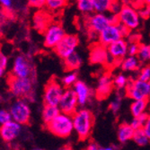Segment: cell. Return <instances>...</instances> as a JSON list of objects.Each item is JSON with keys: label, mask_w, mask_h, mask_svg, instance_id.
Segmentation results:
<instances>
[{"label": "cell", "mask_w": 150, "mask_h": 150, "mask_svg": "<svg viewBox=\"0 0 150 150\" xmlns=\"http://www.w3.org/2000/svg\"><path fill=\"white\" fill-rule=\"evenodd\" d=\"M74 131H76L77 137L80 140H86L92 133L94 117L93 114L86 109L76 110L72 114Z\"/></svg>", "instance_id": "1"}, {"label": "cell", "mask_w": 150, "mask_h": 150, "mask_svg": "<svg viewBox=\"0 0 150 150\" xmlns=\"http://www.w3.org/2000/svg\"><path fill=\"white\" fill-rule=\"evenodd\" d=\"M48 130L58 138L66 139L74 131L72 115L59 112L51 121L46 124Z\"/></svg>", "instance_id": "2"}, {"label": "cell", "mask_w": 150, "mask_h": 150, "mask_svg": "<svg viewBox=\"0 0 150 150\" xmlns=\"http://www.w3.org/2000/svg\"><path fill=\"white\" fill-rule=\"evenodd\" d=\"M8 86L10 92L18 98L29 100L33 96V80L32 78H21L10 75Z\"/></svg>", "instance_id": "3"}, {"label": "cell", "mask_w": 150, "mask_h": 150, "mask_svg": "<svg viewBox=\"0 0 150 150\" xmlns=\"http://www.w3.org/2000/svg\"><path fill=\"white\" fill-rule=\"evenodd\" d=\"M118 22L119 20L117 15L112 13L111 16H107L105 15V13L95 12L94 13H92L87 17L86 26L89 32L99 34L109 24L116 23Z\"/></svg>", "instance_id": "4"}, {"label": "cell", "mask_w": 150, "mask_h": 150, "mask_svg": "<svg viewBox=\"0 0 150 150\" xmlns=\"http://www.w3.org/2000/svg\"><path fill=\"white\" fill-rule=\"evenodd\" d=\"M126 96L131 100L148 99L150 96V89L148 82L137 79H129L125 89Z\"/></svg>", "instance_id": "5"}, {"label": "cell", "mask_w": 150, "mask_h": 150, "mask_svg": "<svg viewBox=\"0 0 150 150\" xmlns=\"http://www.w3.org/2000/svg\"><path fill=\"white\" fill-rule=\"evenodd\" d=\"M117 16L119 22L125 25L130 31L138 29L140 24L141 18L139 11L136 10V7L132 5H122L120 12L117 13Z\"/></svg>", "instance_id": "6"}, {"label": "cell", "mask_w": 150, "mask_h": 150, "mask_svg": "<svg viewBox=\"0 0 150 150\" xmlns=\"http://www.w3.org/2000/svg\"><path fill=\"white\" fill-rule=\"evenodd\" d=\"M9 112L12 120L21 125H27L31 120L32 111L25 99L19 98L16 101L11 105Z\"/></svg>", "instance_id": "7"}, {"label": "cell", "mask_w": 150, "mask_h": 150, "mask_svg": "<svg viewBox=\"0 0 150 150\" xmlns=\"http://www.w3.org/2000/svg\"><path fill=\"white\" fill-rule=\"evenodd\" d=\"M12 76L21 78H35V70L31 61L24 55H17L13 62Z\"/></svg>", "instance_id": "8"}, {"label": "cell", "mask_w": 150, "mask_h": 150, "mask_svg": "<svg viewBox=\"0 0 150 150\" xmlns=\"http://www.w3.org/2000/svg\"><path fill=\"white\" fill-rule=\"evenodd\" d=\"M65 35L66 33L62 25L58 22L52 21L43 32L45 47L48 49H54Z\"/></svg>", "instance_id": "9"}, {"label": "cell", "mask_w": 150, "mask_h": 150, "mask_svg": "<svg viewBox=\"0 0 150 150\" xmlns=\"http://www.w3.org/2000/svg\"><path fill=\"white\" fill-rule=\"evenodd\" d=\"M64 86L55 79H51L45 86L43 93L44 104L58 106L60 98L64 93Z\"/></svg>", "instance_id": "10"}, {"label": "cell", "mask_w": 150, "mask_h": 150, "mask_svg": "<svg viewBox=\"0 0 150 150\" xmlns=\"http://www.w3.org/2000/svg\"><path fill=\"white\" fill-rule=\"evenodd\" d=\"M79 45V38L75 34H66L58 45L54 48V51L60 59H65L71 53L75 52Z\"/></svg>", "instance_id": "11"}, {"label": "cell", "mask_w": 150, "mask_h": 150, "mask_svg": "<svg viewBox=\"0 0 150 150\" xmlns=\"http://www.w3.org/2000/svg\"><path fill=\"white\" fill-rule=\"evenodd\" d=\"M128 47L129 42L124 38H121L107 46L109 55L113 61L114 67L120 66L122 59L128 55Z\"/></svg>", "instance_id": "12"}, {"label": "cell", "mask_w": 150, "mask_h": 150, "mask_svg": "<svg viewBox=\"0 0 150 150\" xmlns=\"http://www.w3.org/2000/svg\"><path fill=\"white\" fill-rule=\"evenodd\" d=\"M58 107L61 112L69 115L74 114L75 112L77 110L78 107L77 98L74 90L71 87L66 88L64 90V93L60 98Z\"/></svg>", "instance_id": "13"}, {"label": "cell", "mask_w": 150, "mask_h": 150, "mask_svg": "<svg viewBox=\"0 0 150 150\" xmlns=\"http://www.w3.org/2000/svg\"><path fill=\"white\" fill-rule=\"evenodd\" d=\"M113 89V77L110 73H104L98 79L97 86L94 93L95 97L99 101L105 100L110 96Z\"/></svg>", "instance_id": "14"}, {"label": "cell", "mask_w": 150, "mask_h": 150, "mask_svg": "<svg viewBox=\"0 0 150 150\" xmlns=\"http://www.w3.org/2000/svg\"><path fill=\"white\" fill-rule=\"evenodd\" d=\"M123 38L120 22L109 24L98 35V42L104 46H108L116 40Z\"/></svg>", "instance_id": "15"}, {"label": "cell", "mask_w": 150, "mask_h": 150, "mask_svg": "<svg viewBox=\"0 0 150 150\" xmlns=\"http://www.w3.org/2000/svg\"><path fill=\"white\" fill-rule=\"evenodd\" d=\"M109 59V52L107 47L100 43L99 42L93 43L90 48L89 62L92 65L107 66Z\"/></svg>", "instance_id": "16"}, {"label": "cell", "mask_w": 150, "mask_h": 150, "mask_svg": "<svg viewBox=\"0 0 150 150\" xmlns=\"http://www.w3.org/2000/svg\"><path fill=\"white\" fill-rule=\"evenodd\" d=\"M21 131L22 125L13 120L0 125V137L6 143L15 141L20 136Z\"/></svg>", "instance_id": "17"}, {"label": "cell", "mask_w": 150, "mask_h": 150, "mask_svg": "<svg viewBox=\"0 0 150 150\" xmlns=\"http://www.w3.org/2000/svg\"><path fill=\"white\" fill-rule=\"evenodd\" d=\"M52 22V16L50 12L48 10H39L36 12L33 18V28L40 33H43L47 27Z\"/></svg>", "instance_id": "18"}, {"label": "cell", "mask_w": 150, "mask_h": 150, "mask_svg": "<svg viewBox=\"0 0 150 150\" xmlns=\"http://www.w3.org/2000/svg\"><path fill=\"white\" fill-rule=\"evenodd\" d=\"M78 102V105L85 106L92 96V90L83 81L77 80L72 86Z\"/></svg>", "instance_id": "19"}, {"label": "cell", "mask_w": 150, "mask_h": 150, "mask_svg": "<svg viewBox=\"0 0 150 150\" xmlns=\"http://www.w3.org/2000/svg\"><path fill=\"white\" fill-rule=\"evenodd\" d=\"M134 131L135 129L130 126L129 123H127V122L120 123L117 130V137L119 142L121 144H125L128 141L132 140Z\"/></svg>", "instance_id": "20"}, {"label": "cell", "mask_w": 150, "mask_h": 150, "mask_svg": "<svg viewBox=\"0 0 150 150\" xmlns=\"http://www.w3.org/2000/svg\"><path fill=\"white\" fill-rule=\"evenodd\" d=\"M63 60H64L65 70L67 72L76 71L77 69H80V67L82 65V58L76 51L71 53L70 55L63 59Z\"/></svg>", "instance_id": "21"}, {"label": "cell", "mask_w": 150, "mask_h": 150, "mask_svg": "<svg viewBox=\"0 0 150 150\" xmlns=\"http://www.w3.org/2000/svg\"><path fill=\"white\" fill-rule=\"evenodd\" d=\"M140 66H141V63L139 60L138 57L137 56H131V55L126 56L120 64V67L122 70L123 71H129V72L139 70Z\"/></svg>", "instance_id": "22"}, {"label": "cell", "mask_w": 150, "mask_h": 150, "mask_svg": "<svg viewBox=\"0 0 150 150\" xmlns=\"http://www.w3.org/2000/svg\"><path fill=\"white\" fill-rule=\"evenodd\" d=\"M148 99H140V100H134L130 104V113L133 117H137L144 112L148 106Z\"/></svg>", "instance_id": "23"}, {"label": "cell", "mask_w": 150, "mask_h": 150, "mask_svg": "<svg viewBox=\"0 0 150 150\" xmlns=\"http://www.w3.org/2000/svg\"><path fill=\"white\" fill-rule=\"evenodd\" d=\"M59 112H60V111L58 106L45 104L42 109V120L44 122V124L46 125L47 123H49V122L51 121Z\"/></svg>", "instance_id": "24"}, {"label": "cell", "mask_w": 150, "mask_h": 150, "mask_svg": "<svg viewBox=\"0 0 150 150\" xmlns=\"http://www.w3.org/2000/svg\"><path fill=\"white\" fill-rule=\"evenodd\" d=\"M67 0H46L45 6L49 12L58 13L59 11L63 10L67 6Z\"/></svg>", "instance_id": "25"}, {"label": "cell", "mask_w": 150, "mask_h": 150, "mask_svg": "<svg viewBox=\"0 0 150 150\" xmlns=\"http://www.w3.org/2000/svg\"><path fill=\"white\" fill-rule=\"evenodd\" d=\"M132 140L136 144H137L139 146H146L150 142V139H148V137L146 135V133L144 132L142 128L141 129H135L134 134H133Z\"/></svg>", "instance_id": "26"}, {"label": "cell", "mask_w": 150, "mask_h": 150, "mask_svg": "<svg viewBox=\"0 0 150 150\" xmlns=\"http://www.w3.org/2000/svg\"><path fill=\"white\" fill-rule=\"evenodd\" d=\"M137 57L141 64L150 61V44L139 43Z\"/></svg>", "instance_id": "27"}, {"label": "cell", "mask_w": 150, "mask_h": 150, "mask_svg": "<svg viewBox=\"0 0 150 150\" xmlns=\"http://www.w3.org/2000/svg\"><path fill=\"white\" fill-rule=\"evenodd\" d=\"M113 0H93V10L96 13L110 12V8Z\"/></svg>", "instance_id": "28"}, {"label": "cell", "mask_w": 150, "mask_h": 150, "mask_svg": "<svg viewBox=\"0 0 150 150\" xmlns=\"http://www.w3.org/2000/svg\"><path fill=\"white\" fill-rule=\"evenodd\" d=\"M77 9L84 15L92 13L93 10V0H76Z\"/></svg>", "instance_id": "29"}, {"label": "cell", "mask_w": 150, "mask_h": 150, "mask_svg": "<svg viewBox=\"0 0 150 150\" xmlns=\"http://www.w3.org/2000/svg\"><path fill=\"white\" fill-rule=\"evenodd\" d=\"M77 81V73L76 71H69L61 80V85L66 87L69 88L74 86V84Z\"/></svg>", "instance_id": "30"}, {"label": "cell", "mask_w": 150, "mask_h": 150, "mask_svg": "<svg viewBox=\"0 0 150 150\" xmlns=\"http://www.w3.org/2000/svg\"><path fill=\"white\" fill-rule=\"evenodd\" d=\"M129 79L123 74H119L113 77V86L117 90H124L128 85Z\"/></svg>", "instance_id": "31"}, {"label": "cell", "mask_w": 150, "mask_h": 150, "mask_svg": "<svg viewBox=\"0 0 150 150\" xmlns=\"http://www.w3.org/2000/svg\"><path fill=\"white\" fill-rule=\"evenodd\" d=\"M148 116V113L144 112L137 117H133V120L130 121V126L134 129H141L143 127V125L145 124V122L146 120V118Z\"/></svg>", "instance_id": "32"}, {"label": "cell", "mask_w": 150, "mask_h": 150, "mask_svg": "<svg viewBox=\"0 0 150 150\" xmlns=\"http://www.w3.org/2000/svg\"><path fill=\"white\" fill-rule=\"evenodd\" d=\"M8 65V58L6 54L0 50V76H3L6 74Z\"/></svg>", "instance_id": "33"}, {"label": "cell", "mask_w": 150, "mask_h": 150, "mask_svg": "<svg viewBox=\"0 0 150 150\" xmlns=\"http://www.w3.org/2000/svg\"><path fill=\"white\" fill-rule=\"evenodd\" d=\"M120 106H121V96L118 94L117 96L111 102L110 105H109V109H110L114 114H116L120 111Z\"/></svg>", "instance_id": "34"}, {"label": "cell", "mask_w": 150, "mask_h": 150, "mask_svg": "<svg viewBox=\"0 0 150 150\" xmlns=\"http://www.w3.org/2000/svg\"><path fill=\"white\" fill-rule=\"evenodd\" d=\"M138 78L146 82L150 80V65H146L142 67L139 73Z\"/></svg>", "instance_id": "35"}, {"label": "cell", "mask_w": 150, "mask_h": 150, "mask_svg": "<svg viewBox=\"0 0 150 150\" xmlns=\"http://www.w3.org/2000/svg\"><path fill=\"white\" fill-rule=\"evenodd\" d=\"M11 120L12 118L10 112L8 110H6V109H0V125L6 123Z\"/></svg>", "instance_id": "36"}, {"label": "cell", "mask_w": 150, "mask_h": 150, "mask_svg": "<svg viewBox=\"0 0 150 150\" xmlns=\"http://www.w3.org/2000/svg\"><path fill=\"white\" fill-rule=\"evenodd\" d=\"M45 1L46 0H27L29 6L36 9L43 8L45 6Z\"/></svg>", "instance_id": "37"}, {"label": "cell", "mask_w": 150, "mask_h": 150, "mask_svg": "<svg viewBox=\"0 0 150 150\" xmlns=\"http://www.w3.org/2000/svg\"><path fill=\"white\" fill-rule=\"evenodd\" d=\"M145 6H141V7H139V16L141 19H147L149 16H150V6H146L144 5Z\"/></svg>", "instance_id": "38"}, {"label": "cell", "mask_w": 150, "mask_h": 150, "mask_svg": "<svg viewBox=\"0 0 150 150\" xmlns=\"http://www.w3.org/2000/svg\"><path fill=\"white\" fill-rule=\"evenodd\" d=\"M139 42H129L128 47V55L137 56V53L139 50Z\"/></svg>", "instance_id": "39"}, {"label": "cell", "mask_w": 150, "mask_h": 150, "mask_svg": "<svg viewBox=\"0 0 150 150\" xmlns=\"http://www.w3.org/2000/svg\"><path fill=\"white\" fill-rule=\"evenodd\" d=\"M121 6H122V4L120 3V0H113L111 6V8H110V12L113 13V15H117L120 12Z\"/></svg>", "instance_id": "40"}, {"label": "cell", "mask_w": 150, "mask_h": 150, "mask_svg": "<svg viewBox=\"0 0 150 150\" xmlns=\"http://www.w3.org/2000/svg\"><path fill=\"white\" fill-rule=\"evenodd\" d=\"M144 132L146 133V135L148 137V139H150V113H148V116L146 118V120L145 122V124L142 127Z\"/></svg>", "instance_id": "41"}, {"label": "cell", "mask_w": 150, "mask_h": 150, "mask_svg": "<svg viewBox=\"0 0 150 150\" xmlns=\"http://www.w3.org/2000/svg\"><path fill=\"white\" fill-rule=\"evenodd\" d=\"M0 5L6 9H10L13 6L12 0H0Z\"/></svg>", "instance_id": "42"}, {"label": "cell", "mask_w": 150, "mask_h": 150, "mask_svg": "<svg viewBox=\"0 0 150 150\" xmlns=\"http://www.w3.org/2000/svg\"><path fill=\"white\" fill-rule=\"evenodd\" d=\"M101 148H102V146H100L99 144H97L94 141H91L87 146V149H89V150H100Z\"/></svg>", "instance_id": "43"}, {"label": "cell", "mask_w": 150, "mask_h": 150, "mask_svg": "<svg viewBox=\"0 0 150 150\" xmlns=\"http://www.w3.org/2000/svg\"><path fill=\"white\" fill-rule=\"evenodd\" d=\"M120 1L122 5H127V4L132 5L135 2V0H120Z\"/></svg>", "instance_id": "44"}, {"label": "cell", "mask_w": 150, "mask_h": 150, "mask_svg": "<svg viewBox=\"0 0 150 150\" xmlns=\"http://www.w3.org/2000/svg\"><path fill=\"white\" fill-rule=\"evenodd\" d=\"M142 1H143V4L144 5L150 6V0H142Z\"/></svg>", "instance_id": "45"}, {"label": "cell", "mask_w": 150, "mask_h": 150, "mask_svg": "<svg viewBox=\"0 0 150 150\" xmlns=\"http://www.w3.org/2000/svg\"><path fill=\"white\" fill-rule=\"evenodd\" d=\"M148 103H149L148 104H149V106H150V96H149V98H148Z\"/></svg>", "instance_id": "46"}, {"label": "cell", "mask_w": 150, "mask_h": 150, "mask_svg": "<svg viewBox=\"0 0 150 150\" xmlns=\"http://www.w3.org/2000/svg\"><path fill=\"white\" fill-rule=\"evenodd\" d=\"M148 85H149V89H150V80L148 81Z\"/></svg>", "instance_id": "47"}]
</instances>
